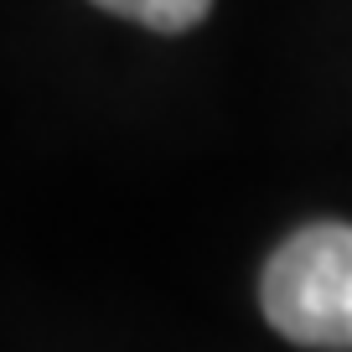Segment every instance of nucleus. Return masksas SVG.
Returning <instances> with one entry per match:
<instances>
[{
	"mask_svg": "<svg viewBox=\"0 0 352 352\" xmlns=\"http://www.w3.org/2000/svg\"><path fill=\"white\" fill-rule=\"evenodd\" d=\"M259 306L296 347L352 352V223H311L290 233L264 264Z\"/></svg>",
	"mask_w": 352,
	"mask_h": 352,
	"instance_id": "f257e3e1",
	"label": "nucleus"
},
{
	"mask_svg": "<svg viewBox=\"0 0 352 352\" xmlns=\"http://www.w3.org/2000/svg\"><path fill=\"white\" fill-rule=\"evenodd\" d=\"M94 6H104V11L124 16V21L145 26V32H192V26L202 21V16L212 11V0H94Z\"/></svg>",
	"mask_w": 352,
	"mask_h": 352,
	"instance_id": "f03ea898",
	"label": "nucleus"
}]
</instances>
